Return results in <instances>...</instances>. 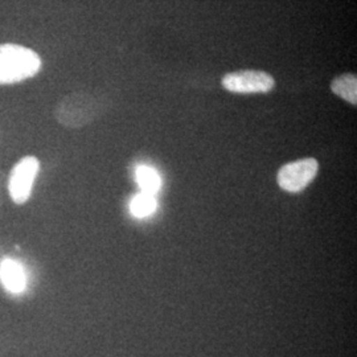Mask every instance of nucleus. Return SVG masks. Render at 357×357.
<instances>
[{
	"label": "nucleus",
	"mask_w": 357,
	"mask_h": 357,
	"mask_svg": "<svg viewBox=\"0 0 357 357\" xmlns=\"http://www.w3.org/2000/svg\"><path fill=\"white\" fill-rule=\"evenodd\" d=\"M0 282L11 293L19 294L26 289V274L23 268L13 259L6 258L0 268Z\"/></svg>",
	"instance_id": "6"
},
{
	"label": "nucleus",
	"mask_w": 357,
	"mask_h": 357,
	"mask_svg": "<svg viewBox=\"0 0 357 357\" xmlns=\"http://www.w3.org/2000/svg\"><path fill=\"white\" fill-rule=\"evenodd\" d=\"M38 168L40 162L36 156H26L13 166L7 178V191L15 204H26L31 197Z\"/></svg>",
	"instance_id": "3"
},
{
	"label": "nucleus",
	"mask_w": 357,
	"mask_h": 357,
	"mask_svg": "<svg viewBox=\"0 0 357 357\" xmlns=\"http://www.w3.org/2000/svg\"><path fill=\"white\" fill-rule=\"evenodd\" d=\"M222 88L237 94L268 93L274 88L275 81L262 70H238L231 72L221 79Z\"/></svg>",
	"instance_id": "5"
},
{
	"label": "nucleus",
	"mask_w": 357,
	"mask_h": 357,
	"mask_svg": "<svg viewBox=\"0 0 357 357\" xmlns=\"http://www.w3.org/2000/svg\"><path fill=\"white\" fill-rule=\"evenodd\" d=\"M7 257H6V252H4V249H3V246L0 245V268H1V264L4 262V259H6Z\"/></svg>",
	"instance_id": "11"
},
{
	"label": "nucleus",
	"mask_w": 357,
	"mask_h": 357,
	"mask_svg": "<svg viewBox=\"0 0 357 357\" xmlns=\"http://www.w3.org/2000/svg\"><path fill=\"white\" fill-rule=\"evenodd\" d=\"M1 142H3V132H1V128H0V146H1Z\"/></svg>",
	"instance_id": "12"
},
{
	"label": "nucleus",
	"mask_w": 357,
	"mask_h": 357,
	"mask_svg": "<svg viewBox=\"0 0 357 357\" xmlns=\"http://www.w3.org/2000/svg\"><path fill=\"white\" fill-rule=\"evenodd\" d=\"M130 209H131V213L135 217L149 216L156 209V200L151 193L142 192L132 199Z\"/></svg>",
	"instance_id": "9"
},
{
	"label": "nucleus",
	"mask_w": 357,
	"mask_h": 357,
	"mask_svg": "<svg viewBox=\"0 0 357 357\" xmlns=\"http://www.w3.org/2000/svg\"><path fill=\"white\" fill-rule=\"evenodd\" d=\"M331 90L347 102L357 105V76L354 73H345L337 76L331 82Z\"/></svg>",
	"instance_id": "7"
},
{
	"label": "nucleus",
	"mask_w": 357,
	"mask_h": 357,
	"mask_svg": "<svg viewBox=\"0 0 357 357\" xmlns=\"http://www.w3.org/2000/svg\"><path fill=\"white\" fill-rule=\"evenodd\" d=\"M6 190H7V176H6V174L0 169V206L4 204Z\"/></svg>",
	"instance_id": "10"
},
{
	"label": "nucleus",
	"mask_w": 357,
	"mask_h": 357,
	"mask_svg": "<svg viewBox=\"0 0 357 357\" xmlns=\"http://www.w3.org/2000/svg\"><path fill=\"white\" fill-rule=\"evenodd\" d=\"M105 110V103L94 94L77 91L65 96L54 109L56 121L68 128H82L97 121Z\"/></svg>",
	"instance_id": "1"
},
{
	"label": "nucleus",
	"mask_w": 357,
	"mask_h": 357,
	"mask_svg": "<svg viewBox=\"0 0 357 357\" xmlns=\"http://www.w3.org/2000/svg\"><path fill=\"white\" fill-rule=\"evenodd\" d=\"M137 181L142 188V191L153 195L159 191L162 185V180L159 174L151 167L139 166L137 168Z\"/></svg>",
	"instance_id": "8"
},
{
	"label": "nucleus",
	"mask_w": 357,
	"mask_h": 357,
	"mask_svg": "<svg viewBox=\"0 0 357 357\" xmlns=\"http://www.w3.org/2000/svg\"><path fill=\"white\" fill-rule=\"evenodd\" d=\"M36 52L19 44H0V85H13L36 76L41 69Z\"/></svg>",
	"instance_id": "2"
},
{
	"label": "nucleus",
	"mask_w": 357,
	"mask_h": 357,
	"mask_svg": "<svg viewBox=\"0 0 357 357\" xmlns=\"http://www.w3.org/2000/svg\"><path fill=\"white\" fill-rule=\"evenodd\" d=\"M319 171V163L314 158L299 159L282 167L277 175L278 185L283 191L298 193L303 191L315 178Z\"/></svg>",
	"instance_id": "4"
}]
</instances>
